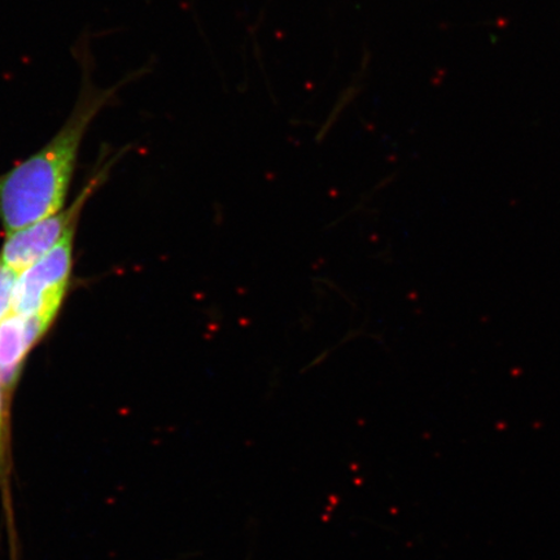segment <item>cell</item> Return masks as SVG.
I'll return each instance as SVG.
<instances>
[{
    "label": "cell",
    "instance_id": "6da1fadb",
    "mask_svg": "<svg viewBox=\"0 0 560 560\" xmlns=\"http://www.w3.org/2000/svg\"><path fill=\"white\" fill-rule=\"evenodd\" d=\"M89 52L83 47L80 51L81 90L65 125L38 152L0 175V222L5 234L62 209L91 122L128 82L124 80L107 89L97 86L91 73L93 62Z\"/></svg>",
    "mask_w": 560,
    "mask_h": 560
},
{
    "label": "cell",
    "instance_id": "7a4b0ae2",
    "mask_svg": "<svg viewBox=\"0 0 560 560\" xmlns=\"http://www.w3.org/2000/svg\"><path fill=\"white\" fill-rule=\"evenodd\" d=\"M74 233L70 231L46 256L20 272L12 313L54 324L72 278Z\"/></svg>",
    "mask_w": 560,
    "mask_h": 560
},
{
    "label": "cell",
    "instance_id": "3957f363",
    "mask_svg": "<svg viewBox=\"0 0 560 560\" xmlns=\"http://www.w3.org/2000/svg\"><path fill=\"white\" fill-rule=\"evenodd\" d=\"M105 174H107L105 171L96 174L69 208L60 209L59 212L48 215L44 220L7 234L2 249H0V261L21 272L46 256L65 240L70 231L75 230L83 208H85L90 196L101 185Z\"/></svg>",
    "mask_w": 560,
    "mask_h": 560
},
{
    "label": "cell",
    "instance_id": "277c9868",
    "mask_svg": "<svg viewBox=\"0 0 560 560\" xmlns=\"http://www.w3.org/2000/svg\"><path fill=\"white\" fill-rule=\"evenodd\" d=\"M52 325L47 319L25 317L16 313L0 320V387L7 408L11 411L27 355L45 338Z\"/></svg>",
    "mask_w": 560,
    "mask_h": 560
},
{
    "label": "cell",
    "instance_id": "5b68a950",
    "mask_svg": "<svg viewBox=\"0 0 560 560\" xmlns=\"http://www.w3.org/2000/svg\"><path fill=\"white\" fill-rule=\"evenodd\" d=\"M11 412L7 408L3 390L0 387V492L3 494L4 502L10 500V476L12 474Z\"/></svg>",
    "mask_w": 560,
    "mask_h": 560
},
{
    "label": "cell",
    "instance_id": "8992f818",
    "mask_svg": "<svg viewBox=\"0 0 560 560\" xmlns=\"http://www.w3.org/2000/svg\"><path fill=\"white\" fill-rule=\"evenodd\" d=\"M19 275L20 272L0 261V320L9 317L13 311Z\"/></svg>",
    "mask_w": 560,
    "mask_h": 560
}]
</instances>
